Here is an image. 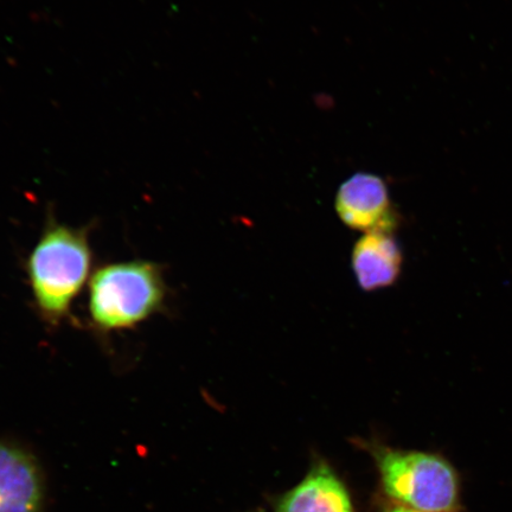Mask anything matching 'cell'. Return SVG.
<instances>
[{"label":"cell","mask_w":512,"mask_h":512,"mask_svg":"<svg viewBox=\"0 0 512 512\" xmlns=\"http://www.w3.org/2000/svg\"><path fill=\"white\" fill-rule=\"evenodd\" d=\"M91 267L88 228L57 222L49 210L46 227L28 260L32 296L48 323L59 324L67 317Z\"/></svg>","instance_id":"1"},{"label":"cell","mask_w":512,"mask_h":512,"mask_svg":"<svg viewBox=\"0 0 512 512\" xmlns=\"http://www.w3.org/2000/svg\"><path fill=\"white\" fill-rule=\"evenodd\" d=\"M166 292L162 268L155 262L106 265L89 281V316L104 331L131 329L162 311Z\"/></svg>","instance_id":"2"},{"label":"cell","mask_w":512,"mask_h":512,"mask_svg":"<svg viewBox=\"0 0 512 512\" xmlns=\"http://www.w3.org/2000/svg\"><path fill=\"white\" fill-rule=\"evenodd\" d=\"M384 491L395 502L421 512H458L459 479L444 458L376 447Z\"/></svg>","instance_id":"3"},{"label":"cell","mask_w":512,"mask_h":512,"mask_svg":"<svg viewBox=\"0 0 512 512\" xmlns=\"http://www.w3.org/2000/svg\"><path fill=\"white\" fill-rule=\"evenodd\" d=\"M336 211L345 226L369 233L393 234L399 227L398 211L390 201L380 177L356 174L342 184L336 196Z\"/></svg>","instance_id":"4"},{"label":"cell","mask_w":512,"mask_h":512,"mask_svg":"<svg viewBox=\"0 0 512 512\" xmlns=\"http://www.w3.org/2000/svg\"><path fill=\"white\" fill-rule=\"evenodd\" d=\"M42 482L31 457L0 443V512H40Z\"/></svg>","instance_id":"5"},{"label":"cell","mask_w":512,"mask_h":512,"mask_svg":"<svg viewBox=\"0 0 512 512\" xmlns=\"http://www.w3.org/2000/svg\"><path fill=\"white\" fill-rule=\"evenodd\" d=\"M403 255L392 234H364L351 255L352 271L362 290L371 292L392 286L398 281Z\"/></svg>","instance_id":"6"},{"label":"cell","mask_w":512,"mask_h":512,"mask_svg":"<svg viewBox=\"0 0 512 512\" xmlns=\"http://www.w3.org/2000/svg\"><path fill=\"white\" fill-rule=\"evenodd\" d=\"M278 512H352V504L341 480L322 464L288 492Z\"/></svg>","instance_id":"7"},{"label":"cell","mask_w":512,"mask_h":512,"mask_svg":"<svg viewBox=\"0 0 512 512\" xmlns=\"http://www.w3.org/2000/svg\"><path fill=\"white\" fill-rule=\"evenodd\" d=\"M386 512H421V511H416L413 509L402 507V505L398 504V505H393V507H390Z\"/></svg>","instance_id":"8"}]
</instances>
